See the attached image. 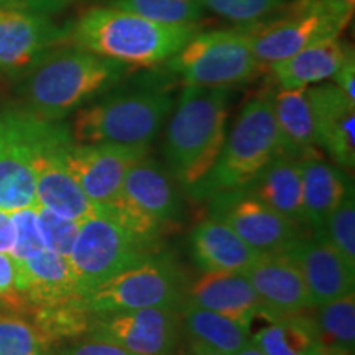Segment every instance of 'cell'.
Returning <instances> with one entry per match:
<instances>
[{
	"instance_id": "cell-1",
	"label": "cell",
	"mask_w": 355,
	"mask_h": 355,
	"mask_svg": "<svg viewBox=\"0 0 355 355\" xmlns=\"http://www.w3.org/2000/svg\"><path fill=\"white\" fill-rule=\"evenodd\" d=\"M132 69L76 44H61L17 79L19 105L44 121L63 122L125 81Z\"/></svg>"
},
{
	"instance_id": "cell-2",
	"label": "cell",
	"mask_w": 355,
	"mask_h": 355,
	"mask_svg": "<svg viewBox=\"0 0 355 355\" xmlns=\"http://www.w3.org/2000/svg\"><path fill=\"white\" fill-rule=\"evenodd\" d=\"M171 74L123 81L78 112L69 132L76 144L150 146L175 107Z\"/></svg>"
},
{
	"instance_id": "cell-3",
	"label": "cell",
	"mask_w": 355,
	"mask_h": 355,
	"mask_svg": "<svg viewBox=\"0 0 355 355\" xmlns=\"http://www.w3.org/2000/svg\"><path fill=\"white\" fill-rule=\"evenodd\" d=\"M199 32L198 24H158L119 8L96 6L71 21L68 43L130 68H153L166 63Z\"/></svg>"
},
{
	"instance_id": "cell-4",
	"label": "cell",
	"mask_w": 355,
	"mask_h": 355,
	"mask_svg": "<svg viewBox=\"0 0 355 355\" xmlns=\"http://www.w3.org/2000/svg\"><path fill=\"white\" fill-rule=\"evenodd\" d=\"M230 87L184 84L168 121L163 155L170 175L184 189L212 170L227 137Z\"/></svg>"
},
{
	"instance_id": "cell-5",
	"label": "cell",
	"mask_w": 355,
	"mask_h": 355,
	"mask_svg": "<svg viewBox=\"0 0 355 355\" xmlns=\"http://www.w3.org/2000/svg\"><path fill=\"white\" fill-rule=\"evenodd\" d=\"M282 153L279 133L268 91L243 105L232 130L225 137L219 158L189 194L199 201L241 189Z\"/></svg>"
},
{
	"instance_id": "cell-6",
	"label": "cell",
	"mask_w": 355,
	"mask_h": 355,
	"mask_svg": "<svg viewBox=\"0 0 355 355\" xmlns=\"http://www.w3.org/2000/svg\"><path fill=\"white\" fill-rule=\"evenodd\" d=\"M350 19L352 13L337 0H288L268 17L241 28L254 56L270 66L309 44L339 37Z\"/></svg>"
},
{
	"instance_id": "cell-7",
	"label": "cell",
	"mask_w": 355,
	"mask_h": 355,
	"mask_svg": "<svg viewBox=\"0 0 355 355\" xmlns=\"http://www.w3.org/2000/svg\"><path fill=\"white\" fill-rule=\"evenodd\" d=\"M69 0L0 3V78L19 79L44 55L68 43L71 21L60 15Z\"/></svg>"
},
{
	"instance_id": "cell-8",
	"label": "cell",
	"mask_w": 355,
	"mask_h": 355,
	"mask_svg": "<svg viewBox=\"0 0 355 355\" xmlns=\"http://www.w3.org/2000/svg\"><path fill=\"white\" fill-rule=\"evenodd\" d=\"M159 242L105 217H91L81 222L68 257L81 296L115 275L158 255L162 252Z\"/></svg>"
},
{
	"instance_id": "cell-9",
	"label": "cell",
	"mask_w": 355,
	"mask_h": 355,
	"mask_svg": "<svg viewBox=\"0 0 355 355\" xmlns=\"http://www.w3.org/2000/svg\"><path fill=\"white\" fill-rule=\"evenodd\" d=\"M165 64L184 84L230 89L255 79L263 68L241 26L196 33Z\"/></svg>"
},
{
	"instance_id": "cell-10",
	"label": "cell",
	"mask_w": 355,
	"mask_h": 355,
	"mask_svg": "<svg viewBox=\"0 0 355 355\" xmlns=\"http://www.w3.org/2000/svg\"><path fill=\"white\" fill-rule=\"evenodd\" d=\"M184 275L165 252L115 275L86 296L83 304L91 314L114 311L170 308L181 309L186 301Z\"/></svg>"
},
{
	"instance_id": "cell-11",
	"label": "cell",
	"mask_w": 355,
	"mask_h": 355,
	"mask_svg": "<svg viewBox=\"0 0 355 355\" xmlns=\"http://www.w3.org/2000/svg\"><path fill=\"white\" fill-rule=\"evenodd\" d=\"M48 122L20 105L0 109V211L38 204L33 159Z\"/></svg>"
},
{
	"instance_id": "cell-12",
	"label": "cell",
	"mask_w": 355,
	"mask_h": 355,
	"mask_svg": "<svg viewBox=\"0 0 355 355\" xmlns=\"http://www.w3.org/2000/svg\"><path fill=\"white\" fill-rule=\"evenodd\" d=\"M69 127L48 122L35 152L37 202L66 219L84 222L96 217L97 204L79 188L68 166V150L73 145Z\"/></svg>"
},
{
	"instance_id": "cell-13",
	"label": "cell",
	"mask_w": 355,
	"mask_h": 355,
	"mask_svg": "<svg viewBox=\"0 0 355 355\" xmlns=\"http://www.w3.org/2000/svg\"><path fill=\"white\" fill-rule=\"evenodd\" d=\"M181 313L170 308H144L96 313L87 339L105 340L133 355H171L180 343Z\"/></svg>"
},
{
	"instance_id": "cell-14",
	"label": "cell",
	"mask_w": 355,
	"mask_h": 355,
	"mask_svg": "<svg viewBox=\"0 0 355 355\" xmlns=\"http://www.w3.org/2000/svg\"><path fill=\"white\" fill-rule=\"evenodd\" d=\"M207 201L211 217L227 224L260 255L285 254L304 235L303 227L270 209L245 188L216 194Z\"/></svg>"
},
{
	"instance_id": "cell-15",
	"label": "cell",
	"mask_w": 355,
	"mask_h": 355,
	"mask_svg": "<svg viewBox=\"0 0 355 355\" xmlns=\"http://www.w3.org/2000/svg\"><path fill=\"white\" fill-rule=\"evenodd\" d=\"M148 152L150 146L73 141L68 150V166L92 202L112 204L122 196L127 171Z\"/></svg>"
},
{
	"instance_id": "cell-16",
	"label": "cell",
	"mask_w": 355,
	"mask_h": 355,
	"mask_svg": "<svg viewBox=\"0 0 355 355\" xmlns=\"http://www.w3.org/2000/svg\"><path fill=\"white\" fill-rule=\"evenodd\" d=\"M260 300V316L270 319L314 308L303 275L286 254L260 255L245 270Z\"/></svg>"
},
{
	"instance_id": "cell-17",
	"label": "cell",
	"mask_w": 355,
	"mask_h": 355,
	"mask_svg": "<svg viewBox=\"0 0 355 355\" xmlns=\"http://www.w3.org/2000/svg\"><path fill=\"white\" fill-rule=\"evenodd\" d=\"M313 114L314 135L334 165L344 171L355 166V102L336 84L306 89Z\"/></svg>"
},
{
	"instance_id": "cell-18",
	"label": "cell",
	"mask_w": 355,
	"mask_h": 355,
	"mask_svg": "<svg viewBox=\"0 0 355 355\" xmlns=\"http://www.w3.org/2000/svg\"><path fill=\"white\" fill-rule=\"evenodd\" d=\"M285 254L303 275L314 308L354 291L355 270L321 235L304 234Z\"/></svg>"
},
{
	"instance_id": "cell-19",
	"label": "cell",
	"mask_w": 355,
	"mask_h": 355,
	"mask_svg": "<svg viewBox=\"0 0 355 355\" xmlns=\"http://www.w3.org/2000/svg\"><path fill=\"white\" fill-rule=\"evenodd\" d=\"M186 301L245 327L260 316V300L243 273L204 272L186 288Z\"/></svg>"
},
{
	"instance_id": "cell-20",
	"label": "cell",
	"mask_w": 355,
	"mask_h": 355,
	"mask_svg": "<svg viewBox=\"0 0 355 355\" xmlns=\"http://www.w3.org/2000/svg\"><path fill=\"white\" fill-rule=\"evenodd\" d=\"M122 194L165 227L176 224L183 216L184 204L176 180L148 155L133 163L127 171Z\"/></svg>"
},
{
	"instance_id": "cell-21",
	"label": "cell",
	"mask_w": 355,
	"mask_h": 355,
	"mask_svg": "<svg viewBox=\"0 0 355 355\" xmlns=\"http://www.w3.org/2000/svg\"><path fill=\"white\" fill-rule=\"evenodd\" d=\"M189 245L191 257L202 272L245 273L260 257L227 224L211 216L193 229Z\"/></svg>"
},
{
	"instance_id": "cell-22",
	"label": "cell",
	"mask_w": 355,
	"mask_h": 355,
	"mask_svg": "<svg viewBox=\"0 0 355 355\" xmlns=\"http://www.w3.org/2000/svg\"><path fill=\"white\" fill-rule=\"evenodd\" d=\"M19 263L28 313L35 308H46L83 298L66 257L43 248L28 259L19 260Z\"/></svg>"
},
{
	"instance_id": "cell-23",
	"label": "cell",
	"mask_w": 355,
	"mask_h": 355,
	"mask_svg": "<svg viewBox=\"0 0 355 355\" xmlns=\"http://www.w3.org/2000/svg\"><path fill=\"white\" fill-rule=\"evenodd\" d=\"M300 165L306 227L313 230V234H319L324 222L352 186V181L347 171L326 162L319 150L301 158Z\"/></svg>"
},
{
	"instance_id": "cell-24",
	"label": "cell",
	"mask_w": 355,
	"mask_h": 355,
	"mask_svg": "<svg viewBox=\"0 0 355 355\" xmlns=\"http://www.w3.org/2000/svg\"><path fill=\"white\" fill-rule=\"evenodd\" d=\"M243 188L279 216L306 227L300 159L279 153Z\"/></svg>"
},
{
	"instance_id": "cell-25",
	"label": "cell",
	"mask_w": 355,
	"mask_h": 355,
	"mask_svg": "<svg viewBox=\"0 0 355 355\" xmlns=\"http://www.w3.org/2000/svg\"><path fill=\"white\" fill-rule=\"evenodd\" d=\"M350 48L339 37L321 40L286 60L270 64L272 76L279 87L306 89L334 76Z\"/></svg>"
},
{
	"instance_id": "cell-26",
	"label": "cell",
	"mask_w": 355,
	"mask_h": 355,
	"mask_svg": "<svg viewBox=\"0 0 355 355\" xmlns=\"http://www.w3.org/2000/svg\"><path fill=\"white\" fill-rule=\"evenodd\" d=\"M306 89H285L279 86L268 89L282 153L295 159L318 152L313 114Z\"/></svg>"
},
{
	"instance_id": "cell-27",
	"label": "cell",
	"mask_w": 355,
	"mask_h": 355,
	"mask_svg": "<svg viewBox=\"0 0 355 355\" xmlns=\"http://www.w3.org/2000/svg\"><path fill=\"white\" fill-rule=\"evenodd\" d=\"M181 322L191 340H196L225 355H234L250 340V327L184 301Z\"/></svg>"
},
{
	"instance_id": "cell-28",
	"label": "cell",
	"mask_w": 355,
	"mask_h": 355,
	"mask_svg": "<svg viewBox=\"0 0 355 355\" xmlns=\"http://www.w3.org/2000/svg\"><path fill=\"white\" fill-rule=\"evenodd\" d=\"M250 340L265 355H308L319 344L314 319L304 313L270 319Z\"/></svg>"
},
{
	"instance_id": "cell-29",
	"label": "cell",
	"mask_w": 355,
	"mask_h": 355,
	"mask_svg": "<svg viewBox=\"0 0 355 355\" xmlns=\"http://www.w3.org/2000/svg\"><path fill=\"white\" fill-rule=\"evenodd\" d=\"M92 314L83 304V298L46 308H35L26 314L51 347L64 340L86 337Z\"/></svg>"
},
{
	"instance_id": "cell-30",
	"label": "cell",
	"mask_w": 355,
	"mask_h": 355,
	"mask_svg": "<svg viewBox=\"0 0 355 355\" xmlns=\"http://www.w3.org/2000/svg\"><path fill=\"white\" fill-rule=\"evenodd\" d=\"M316 316H313L319 343L336 345L354 352L355 344V295L340 296L329 303L316 306Z\"/></svg>"
},
{
	"instance_id": "cell-31",
	"label": "cell",
	"mask_w": 355,
	"mask_h": 355,
	"mask_svg": "<svg viewBox=\"0 0 355 355\" xmlns=\"http://www.w3.org/2000/svg\"><path fill=\"white\" fill-rule=\"evenodd\" d=\"M104 6L168 25L198 24L202 7L198 0H102Z\"/></svg>"
},
{
	"instance_id": "cell-32",
	"label": "cell",
	"mask_w": 355,
	"mask_h": 355,
	"mask_svg": "<svg viewBox=\"0 0 355 355\" xmlns=\"http://www.w3.org/2000/svg\"><path fill=\"white\" fill-rule=\"evenodd\" d=\"M51 349L28 318L0 313V355H53Z\"/></svg>"
},
{
	"instance_id": "cell-33",
	"label": "cell",
	"mask_w": 355,
	"mask_h": 355,
	"mask_svg": "<svg viewBox=\"0 0 355 355\" xmlns=\"http://www.w3.org/2000/svg\"><path fill=\"white\" fill-rule=\"evenodd\" d=\"M326 241L355 270V196L350 186L336 209L324 222L321 232L316 234Z\"/></svg>"
},
{
	"instance_id": "cell-34",
	"label": "cell",
	"mask_w": 355,
	"mask_h": 355,
	"mask_svg": "<svg viewBox=\"0 0 355 355\" xmlns=\"http://www.w3.org/2000/svg\"><path fill=\"white\" fill-rule=\"evenodd\" d=\"M37 222L44 247L68 259L76 242L81 222L66 219L40 204H37Z\"/></svg>"
},
{
	"instance_id": "cell-35",
	"label": "cell",
	"mask_w": 355,
	"mask_h": 355,
	"mask_svg": "<svg viewBox=\"0 0 355 355\" xmlns=\"http://www.w3.org/2000/svg\"><path fill=\"white\" fill-rule=\"evenodd\" d=\"M202 8L227 19L239 26L255 24L278 10L288 0H198Z\"/></svg>"
},
{
	"instance_id": "cell-36",
	"label": "cell",
	"mask_w": 355,
	"mask_h": 355,
	"mask_svg": "<svg viewBox=\"0 0 355 355\" xmlns=\"http://www.w3.org/2000/svg\"><path fill=\"white\" fill-rule=\"evenodd\" d=\"M0 308L21 316L28 313L20 263L7 252H0Z\"/></svg>"
},
{
	"instance_id": "cell-37",
	"label": "cell",
	"mask_w": 355,
	"mask_h": 355,
	"mask_svg": "<svg viewBox=\"0 0 355 355\" xmlns=\"http://www.w3.org/2000/svg\"><path fill=\"white\" fill-rule=\"evenodd\" d=\"M10 216L13 222V232H15L13 247L10 250L13 259L25 260L37 254V252L43 250V248H46L38 230L37 206L10 212Z\"/></svg>"
},
{
	"instance_id": "cell-38",
	"label": "cell",
	"mask_w": 355,
	"mask_h": 355,
	"mask_svg": "<svg viewBox=\"0 0 355 355\" xmlns=\"http://www.w3.org/2000/svg\"><path fill=\"white\" fill-rule=\"evenodd\" d=\"M55 355H133L127 352L125 349L119 347V345L105 343V340L86 339L83 343H78L69 347L61 349Z\"/></svg>"
},
{
	"instance_id": "cell-39",
	"label": "cell",
	"mask_w": 355,
	"mask_h": 355,
	"mask_svg": "<svg viewBox=\"0 0 355 355\" xmlns=\"http://www.w3.org/2000/svg\"><path fill=\"white\" fill-rule=\"evenodd\" d=\"M336 81V86L349 97L350 101L355 102V55L354 48H350L347 56L337 69V73L332 76Z\"/></svg>"
},
{
	"instance_id": "cell-40",
	"label": "cell",
	"mask_w": 355,
	"mask_h": 355,
	"mask_svg": "<svg viewBox=\"0 0 355 355\" xmlns=\"http://www.w3.org/2000/svg\"><path fill=\"white\" fill-rule=\"evenodd\" d=\"M13 239H15V232H13L10 212L0 211V252L10 254L13 247Z\"/></svg>"
},
{
	"instance_id": "cell-41",
	"label": "cell",
	"mask_w": 355,
	"mask_h": 355,
	"mask_svg": "<svg viewBox=\"0 0 355 355\" xmlns=\"http://www.w3.org/2000/svg\"><path fill=\"white\" fill-rule=\"evenodd\" d=\"M308 355H354L352 350L343 349V347H336V345H327L319 343L311 349V352Z\"/></svg>"
},
{
	"instance_id": "cell-42",
	"label": "cell",
	"mask_w": 355,
	"mask_h": 355,
	"mask_svg": "<svg viewBox=\"0 0 355 355\" xmlns=\"http://www.w3.org/2000/svg\"><path fill=\"white\" fill-rule=\"evenodd\" d=\"M189 352L191 355H225L219 352V350L207 347V345H204L201 343H196V340H191L189 343Z\"/></svg>"
},
{
	"instance_id": "cell-43",
	"label": "cell",
	"mask_w": 355,
	"mask_h": 355,
	"mask_svg": "<svg viewBox=\"0 0 355 355\" xmlns=\"http://www.w3.org/2000/svg\"><path fill=\"white\" fill-rule=\"evenodd\" d=\"M234 355H265V354L261 352V350L257 347V345L252 343V340H248V343L243 345V347L239 350L237 354H234Z\"/></svg>"
},
{
	"instance_id": "cell-44",
	"label": "cell",
	"mask_w": 355,
	"mask_h": 355,
	"mask_svg": "<svg viewBox=\"0 0 355 355\" xmlns=\"http://www.w3.org/2000/svg\"><path fill=\"white\" fill-rule=\"evenodd\" d=\"M337 2L343 6L345 10H347L349 13H354V7H355V0H337Z\"/></svg>"
},
{
	"instance_id": "cell-45",
	"label": "cell",
	"mask_w": 355,
	"mask_h": 355,
	"mask_svg": "<svg viewBox=\"0 0 355 355\" xmlns=\"http://www.w3.org/2000/svg\"><path fill=\"white\" fill-rule=\"evenodd\" d=\"M2 2H12V0H0V3H2Z\"/></svg>"
},
{
	"instance_id": "cell-46",
	"label": "cell",
	"mask_w": 355,
	"mask_h": 355,
	"mask_svg": "<svg viewBox=\"0 0 355 355\" xmlns=\"http://www.w3.org/2000/svg\"><path fill=\"white\" fill-rule=\"evenodd\" d=\"M0 313H2V308H0Z\"/></svg>"
}]
</instances>
